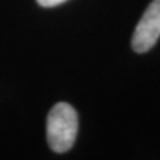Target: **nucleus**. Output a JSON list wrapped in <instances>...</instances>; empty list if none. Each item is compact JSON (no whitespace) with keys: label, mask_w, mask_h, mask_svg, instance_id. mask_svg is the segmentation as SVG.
<instances>
[{"label":"nucleus","mask_w":160,"mask_h":160,"mask_svg":"<svg viewBox=\"0 0 160 160\" xmlns=\"http://www.w3.org/2000/svg\"><path fill=\"white\" fill-rule=\"evenodd\" d=\"M78 133V113L68 103H58L47 118V140L52 151L67 152L73 146Z\"/></svg>","instance_id":"1"},{"label":"nucleus","mask_w":160,"mask_h":160,"mask_svg":"<svg viewBox=\"0 0 160 160\" xmlns=\"http://www.w3.org/2000/svg\"><path fill=\"white\" fill-rule=\"evenodd\" d=\"M160 38V0L149 4L142 19L139 20L132 35L131 46L135 52L143 53L149 51Z\"/></svg>","instance_id":"2"},{"label":"nucleus","mask_w":160,"mask_h":160,"mask_svg":"<svg viewBox=\"0 0 160 160\" xmlns=\"http://www.w3.org/2000/svg\"><path fill=\"white\" fill-rule=\"evenodd\" d=\"M36 2L42 7H55V6H59V4L64 3L66 0H36Z\"/></svg>","instance_id":"3"}]
</instances>
